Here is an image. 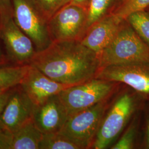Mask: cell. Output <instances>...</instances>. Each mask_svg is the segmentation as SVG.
I'll return each instance as SVG.
<instances>
[{
	"label": "cell",
	"mask_w": 149,
	"mask_h": 149,
	"mask_svg": "<svg viewBox=\"0 0 149 149\" xmlns=\"http://www.w3.org/2000/svg\"><path fill=\"white\" fill-rule=\"evenodd\" d=\"M0 12H12L11 0H0Z\"/></svg>",
	"instance_id": "25"
},
{
	"label": "cell",
	"mask_w": 149,
	"mask_h": 149,
	"mask_svg": "<svg viewBox=\"0 0 149 149\" xmlns=\"http://www.w3.org/2000/svg\"><path fill=\"white\" fill-rule=\"evenodd\" d=\"M113 1L91 0L88 9L87 30L91 26L107 15V12L111 8Z\"/></svg>",
	"instance_id": "20"
},
{
	"label": "cell",
	"mask_w": 149,
	"mask_h": 149,
	"mask_svg": "<svg viewBox=\"0 0 149 149\" xmlns=\"http://www.w3.org/2000/svg\"><path fill=\"white\" fill-rule=\"evenodd\" d=\"M149 46V13L143 11L131 13L125 19Z\"/></svg>",
	"instance_id": "19"
},
{
	"label": "cell",
	"mask_w": 149,
	"mask_h": 149,
	"mask_svg": "<svg viewBox=\"0 0 149 149\" xmlns=\"http://www.w3.org/2000/svg\"><path fill=\"white\" fill-rule=\"evenodd\" d=\"M91 0H70V3L81 6L88 9Z\"/></svg>",
	"instance_id": "26"
},
{
	"label": "cell",
	"mask_w": 149,
	"mask_h": 149,
	"mask_svg": "<svg viewBox=\"0 0 149 149\" xmlns=\"http://www.w3.org/2000/svg\"><path fill=\"white\" fill-rule=\"evenodd\" d=\"M30 64L54 81L70 85L95 78L100 69L97 54L79 40L52 42L37 52Z\"/></svg>",
	"instance_id": "1"
},
{
	"label": "cell",
	"mask_w": 149,
	"mask_h": 149,
	"mask_svg": "<svg viewBox=\"0 0 149 149\" xmlns=\"http://www.w3.org/2000/svg\"><path fill=\"white\" fill-rule=\"evenodd\" d=\"M12 88L7 90L0 91V114L5 106Z\"/></svg>",
	"instance_id": "24"
},
{
	"label": "cell",
	"mask_w": 149,
	"mask_h": 149,
	"mask_svg": "<svg viewBox=\"0 0 149 149\" xmlns=\"http://www.w3.org/2000/svg\"><path fill=\"white\" fill-rule=\"evenodd\" d=\"M123 85L119 82L94 78L70 86L59 96L70 116L115 95Z\"/></svg>",
	"instance_id": "5"
},
{
	"label": "cell",
	"mask_w": 149,
	"mask_h": 149,
	"mask_svg": "<svg viewBox=\"0 0 149 149\" xmlns=\"http://www.w3.org/2000/svg\"><path fill=\"white\" fill-rule=\"evenodd\" d=\"M97 56L100 69L113 65L149 63V46L124 20L112 41Z\"/></svg>",
	"instance_id": "3"
},
{
	"label": "cell",
	"mask_w": 149,
	"mask_h": 149,
	"mask_svg": "<svg viewBox=\"0 0 149 149\" xmlns=\"http://www.w3.org/2000/svg\"><path fill=\"white\" fill-rule=\"evenodd\" d=\"M88 8L69 3L57 11L48 21L52 42L79 40L87 31Z\"/></svg>",
	"instance_id": "6"
},
{
	"label": "cell",
	"mask_w": 149,
	"mask_h": 149,
	"mask_svg": "<svg viewBox=\"0 0 149 149\" xmlns=\"http://www.w3.org/2000/svg\"><path fill=\"white\" fill-rule=\"evenodd\" d=\"M42 136L31 118L12 134L11 149H39Z\"/></svg>",
	"instance_id": "14"
},
{
	"label": "cell",
	"mask_w": 149,
	"mask_h": 149,
	"mask_svg": "<svg viewBox=\"0 0 149 149\" xmlns=\"http://www.w3.org/2000/svg\"><path fill=\"white\" fill-rule=\"evenodd\" d=\"M123 21L111 13L108 14L91 26L80 42L98 54L113 40Z\"/></svg>",
	"instance_id": "13"
},
{
	"label": "cell",
	"mask_w": 149,
	"mask_h": 149,
	"mask_svg": "<svg viewBox=\"0 0 149 149\" xmlns=\"http://www.w3.org/2000/svg\"><path fill=\"white\" fill-rule=\"evenodd\" d=\"M9 63L10 62L8 60L6 54L3 53L0 46V66H7L9 64Z\"/></svg>",
	"instance_id": "27"
},
{
	"label": "cell",
	"mask_w": 149,
	"mask_h": 149,
	"mask_svg": "<svg viewBox=\"0 0 149 149\" xmlns=\"http://www.w3.org/2000/svg\"><path fill=\"white\" fill-rule=\"evenodd\" d=\"M144 101L132 88L123 86L107 112L91 149L108 148L141 108Z\"/></svg>",
	"instance_id": "2"
},
{
	"label": "cell",
	"mask_w": 149,
	"mask_h": 149,
	"mask_svg": "<svg viewBox=\"0 0 149 149\" xmlns=\"http://www.w3.org/2000/svg\"><path fill=\"white\" fill-rule=\"evenodd\" d=\"M19 85L35 105L47 100L51 96L59 95L65 89L74 85L59 83L49 78L32 64Z\"/></svg>",
	"instance_id": "12"
},
{
	"label": "cell",
	"mask_w": 149,
	"mask_h": 149,
	"mask_svg": "<svg viewBox=\"0 0 149 149\" xmlns=\"http://www.w3.org/2000/svg\"><path fill=\"white\" fill-rule=\"evenodd\" d=\"M148 7L149 0H118L110 13L123 21L131 13L143 11Z\"/></svg>",
	"instance_id": "18"
},
{
	"label": "cell",
	"mask_w": 149,
	"mask_h": 149,
	"mask_svg": "<svg viewBox=\"0 0 149 149\" xmlns=\"http://www.w3.org/2000/svg\"><path fill=\"white\" fill-rule=\"evenodd\" d=\"M95 78L120 82L149 102V63L107 66L99 70Z\"/></svg>",
	"instance_id": "9"
},
{
	"label": "cell",
	"mask_w": 149,
	"mask_h": 149,
	"mask_svg": "<svg viewBox=\"0 0 149 149\" xmlns=\"http://www.w3.org/2000/svg\"><path fill=\"white\" fill-rule=\"evenodd\" d=\"M141 109L135 114L129 123L127 129L116 143L111 147L112 149H136L138 146Z\"/></svg>",
	"instance_id": "15"
},
{
	"label": "cell",
	"mask_w": 149,
	"mask_h": 149,
	"mask_svg": "<svg viewBox=\"0 0 149 149\" xmlns=\"http://www.w3.org/2000/svg\"><path fill=\"white\" fill-rule=\"evenodd\" d=\"M138 149H149V102L144 101L141 108Z\"/></svg>",
	"instance_id": "22"
},
{
	"label": "cell",
	"mask_w": 149,
	"mask_h": 149,
	"mask_svg": "<svg viewBox=\"0 0 149 149\" xmlns=\"http://www.w3.org/2000/svg\"><path fill=\"white\" fill-rule=\"evenodd\" d=\"M0 42L8 60L14 65L31 64L37 53L31 40L16 24L12 12H0Z\"/></svg>",
	"instance_id": "7"
},
{
	"label": "cell",
	"mask_w": 149,
	"mask_h": 149,
	"mask_svg": "<svg viewBox=\"0 0 149 149\" xmlns=\"http://www.w3.org/2000/svg\"><path fill=\"white\" fill-rule=\"evenodd\" d=\"M12 135L0 128V149H11Z\"/></svg>",
	"instance_id": "23"
},
{
	"label": "cell",
	"mask_w": 149,
	"mask_h": 149,
	"mask_svg": "<svg viewBox=\"0 0 149 149\" xmlns=\"http://www.w3.org/2000/svg\"><path fill=\"white\" fill-rule=\"evenodd\" d=\"M39 149H82L64 135L58 133L43 134Z\"/></svg>",
	"instance_id": "17"
},
{
	"label": "cell",
	"mask_w": 149,
	"mask_h": 149,
	"mask_svg": "<svg viewBox=\"0 0 149 149\" xmlns=\"http://www.w3.org/2000/svg\"><path fill=\"white\" fill-rule=\"evenodd\" d=\"M68 117L66 107L56 95L35 105L32 118L42 133L49 134L60 132Z\"/></svg>",
	"instance_id": "11"
},
{
	"label": "cell",
	"mask_w": 149,
	"mask_h": 149,
	"mask_svg": "<svg viewBox=\"0 0 149 149\" xmlns=\"http://www.w3.org/2000/svg\"><path fill=\"white\" fill-rule=\"evenodd\" d=\"M43 17L48 20L70 0H31Z\"/></svg>",
	"instance_id": "21"
},
{
	"label": "cell",
	"mask_w": 149,
	"mask_h": 149,
	"mask_svg": "<svg viewBox=\"0 0 149 149\" xmlns=\"http://www.w3.org/2000/svg\"><path fill=\"white\" fill-rule=\"evenodd\" d=\"M34 106L19 84L13 87L0 114V128L12 135L22 125L32 118Z\"/></svg>",
	"instance_id": "10"
},
{
	"label": "cell",
	"mask_w": 149,
	"mask_h": 149,
	"mask_svg": "<svg viewBox=\"0 0 149 149\" xmlns=\"http://www.w3.org/2000/svg\"><path fill=\"white\" fill-rule=\"evenodd\" d=\"M117 93L92 106L69 116L60 133L79 145L81 149H91L102 121Z\"/></svg>",
	"instance_id": "4"
},
{
	"label": "cell",
	"mask_w": 149,
	"mask_h": 149,
	"mask_svg": "<svg viewBox=\"0 0 149 149\" xmlns=\"http://www.w3.org/2000/svg\"><path fill=\"white\" fill-rule=\"evenodd\" d=\"M29 66V64L0 66V91L7 90L19 85Z\"/></svg>",
	"instance_id": "16"
},
{
	"label": "cell",
	"mask_w": 149,
	"mask_h": 149,
	"mask_svg": "<svg viewBox=\"0 0 149 149\" xmlns=\"http://www.w3.org/2000/svg\"><path fill=\"white\" fill-rule=\"evenodd\" d=\"M12 15L17 26L29 38L37 52L49 47L52 41L48 29V21L31 0H11Z\"/></svg>",
	"instance_id": "8"
}]
</instances>
